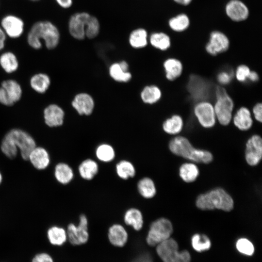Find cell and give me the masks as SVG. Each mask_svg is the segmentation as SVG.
Listing matches in <instances>:
<instances>
[{"mask_svg":"<svg viewBox=\"0 0 262 262\" xmlns=\"http://www.w3.org/2000/svg\"><path fill=\"white\" fill-rule=\"evenodd\" d=\"M196 206L202 211L217 209L229 212L234 208V202L232 196L224 189L216 187L199 194L196 198Z\"/></svg>","mask_w":262,"mask_h":262,"instance_id":"cell-3","label":"cell"},{"mask_svg":"<svg viewBox=\"0 0 262 262\" xmlns=\"http://www.w3.org/2000/svg\"><path fill=\"white\" fill-rule=\"evenodd\" d=\"M141 96L144 102L153 104L161 98L162 92L160 88L155 85L147 86L143 90Z\"/></svg>","mask_w":262,"mask_h":262,"instance_id":"cell-37","label":"cell"},{"mask_svg":"<svg viewBox=\"0 0 262 262\" xmlns=\"http://www.w3.org/2000/svg\"><path fill=\"white\" fill-rule=\"evenodd\" d=\"M237 250L241 253L246 255H252L254 251L253 244L247 239L241 238L238 239L236 244Z\"/></svg>","mask_w":262,"mask_h":262,"instance_id":"cell-41","label":"cell"},{"mask_svg":"<svg viewBox=\"0 0 262 262\" xmlns=\"http://www.w3.org/2000/svg\"><path fill=\"white\" fill-rule=\"evenodd\" d=\"M148 33L147 30L142 28L133 30L130 34L129 41L131 46L135 49H141L146 47L148 43Z\"/></svg>","mask_w":262,"mask_h":262,"instance_id":"cell-29","label":"cell"},{"mask_svg":"<svg viewBox=\"0 0 262 262\" xmlns=\"http://www.w3.org/2000/svg\"><path fill=\"white\" fill-rule=\"evenodd\" d=\"M233 76V73L231 70H223L218 74L217 80L221 84L226 85L230 82Z\"/></svg>","mask_w":262,"mask_h":262,"instance_id":"cell-43","label":"cell"},{"mask_svg":"<svg viewBox=\"0 0 262 262\" xmlns=\"http://www.w3.org/2000/svg\"><path fill=\"white\" fill-rule=\"evenodd\" d=\"M54 175L56 180L63 185L70 183L74 178V171L66 163H58L54 167Z\"/></svg>","mask_w":262,"mask_h":262,"instance_id":"cell-24","label":"cell"},{"mask_svg":"<svg viewBox=\"0 0 262 262\" xmlns=\"http://www.w3.org/2000/svg\"><path fill=\"white\" fill-rule=\"evenodd\" d=\"M1 145L8 151L16 153L19 150L22 159L28 161L30 153L36 147L33 138L27 132L20 129H13L3 138Z\"/></svg>","mask_w":262,"mask_h":262,"instance_id":"cell-4","label":"cell"},{"mask_svg":"<svg viewBox=\"0 0 262 262\" xmlns=\"http://www.w3.org/2000/svg\"><path fill=\"white\" fill-rule=\"evenodd\" d=\"M137 189L139 195L146 199L153 198L157 193L154 181L147 177H143L138 180L137 183Z\"/></svg>","mask_w":262,"mask_h":262,"instance_id":"cell-26","label":"cell"},{"mask_svg":"<svg viewBox=\"0 0 262 262\" xmlns=\"http://www.w3.org/2000/svg\"><path fill=\"white\" fill-rule=\"evenodd\" d=\"M229 46L230 41L227 35L223 31L215 30L210 32L205 49L209 54L216 56L227 51Z\"/></svg>","mask_w":262,"mask_h":262,"instance_id":"cell-9","label":"cell"},{"mask_svg":"<svg viewBox=\"0 0 262 262\" xmlns=\"http://www.w3.org/2000/svg\"><path fill=\"white\" fill-rule=\"evenodd\" d=\"M226 16L234 23L246 21L250 16V10L242 0H229L224 7Z\"/></svg>","mask_w":262,"mask_h":262,"instance_id":"cell-11","label":"cell"},{"mask_svg":"<svg viewBox=\"0 0 262 262\" xmlns=\"http://www.w3.org/2000/svg\"><path fill=\"white\" fill-rule=\"evenodd\" d=\"M124 222L126 225L131 227L134 230H141L144 225V217L142 212L138 208L128 209L124 213Z\"/></svg>","mask_w":262,"mask_h":262,"instance_id":"cell-21","label":"cell"},{"mask_svg":"<svg viewBox=\"0 0 262 262\" xmlns=\"http://www.w3.org/2000/svg\"><path fill=\"white\" fill-rule=\"evenodd\" d=\"M100 28L98 19L96 16L91 15L86 25L85 29V37L89 39L95 38L99 34Z\"/></svg>","mask_w":262,"mask_h":262,"instance_id":"cell-40","label":"cell"},{"mask_svg":"<svg viewBox=\"0 0 262 262\" xmlns=\"http://www.w3.org/2000/svg\"><path fill=\"white\" fill-rule=\"evenodd\" d=\"M88 220L84 214L80 215L77 225L70 223L67 227V238L73 245H81L86 243L89 238Z\"/></svg>","mask_w":262,"mask_h":262,"instance_id":"cell-8","label":"cell"},{"mask_svg":"<svg viewBox=\"0 0 262 262\" xmlns=\"http://www.w3.org/2000/svg\"><path fill=\"white\" fill-rule=\"evenodd\" d=\"M60 33L57 27L49 20L35 22L27 34V42L33 48L37 49L42 47L41 40L45 42L48 49H53L58 45Z\"/></svg>","mask_w":262,"mask_h":262,"instance_id":"cell-1","label":"cell"},{"mask_svg":"<svg viewBox=\"0 0 262 262\" xmlns=\"http://www.w3.org/2000/svg\"><path fill=\"white\" fill-rule=\"evenodd\" d=\"M47 236L52 245L61 246L66 241V231L60 227L52 226L48 230Z\"/></svg>","mask_w":262,"mask_h":262,"instance_id":"cell-33","label":"cell"},{"mask_svg":"<svg viewBox=\"0 0 262 262\" xmlns=\"http://www.w3.org/2000/svg\"><path fill=\"white\" fill-rule=\"evenodd\" d=\"M0 64L3 69L9 73L16 71L18 66V61L16 55L9 51L1 54L0 57Z\"/></svg>","mask_w":262,"mask_h":262,"instance_id":"cell-36","label":"cell"},{"mask_svg":"<svg viewBox=\"0 0 262 262\" xmlns=\"http://www.w3.org/2000/svg\"><path fill=\"white\" fill-rule=\"evenodd\" d=\"M216 102L213 105L216 120L223 126L228 125L232 118L233 101L222 86L215 89Z\"/></svg>","mask_w":262,"mask_h":262,"instance_id":"cell-5","label":"cell"},{"mask_svg":"<svg viewBox=\"0 0 262 262\" xmlns=\"http://www.w3.org/2000/svg\"><path fill=\"white\" fill-rule=\"evenodd\" d=\"M178 244L170 237L157 246L158 255L164 262H190L191 256L187 250L178 251Z\"/></svg>","mask_w":262,"mask_h":262,"instance_id":"cell-6","label":"cell"},{"mask_svg":"<svg viewBox=\"0 0 262 262\" xmlns=\"http://www.w3.org/2000/svg\"><path fill=\"white\" fill-rule=\"evenodd\" d=\"M245 158L251 166L257 165L262 159V139L258 134L252 135L246 144Z\"/></svg>","mask_w":262,"mask_h":262,"instance_id":"cell-12","label":"cell"},{"mask_svg":"<svg viewBox=\"0 0 262 262\" xmlns=\"http://www.w3.org/2000/svg\"><path fill=\"white\" fill-rule=\"evenodd\" d=\"M149 42L154 48L163 51L168 49L171 44L169 35L163 32L151 33L149 37Z\"/></svg>","mask_w":262,"mask_h":262,"instance_id":"cell-30","label":"cell"},{"mask_svg":"<svg viewBox=\"0 0 262 262\" xmlns=\"http://www.w3.org/2000/svg\"><path fill=\"white\" fill-rule=\"evenodd\" d=\"M117 176L124 180L133 178L136 174V169L133 164L127 160H122L115 165Z\"/></svg>","mask_w":262,"mask_h":262,"instance_id":"cell-31","label":"cell"},{"mask_svg":"<svg viewBox=\"0 0 262 262\" xmlns=\"http://www.w3.org/2000/svg\"><path fill=\"white\" fill-rule=\"evenodd\" d=\"M165 77L167 80L173 81L179 78L183 70L181 62L174 58L167 59L164 63Z\"/></svg>","mask_w":262,"mask_h":262,"instance_id":"cell-25","label":"cell"},{"mask_svg":"<svg viewBox=\"0 0 262 262\" xmlns=\"http://www.w3.org/2000/svg\"><path fill=\"white\" fill-rule=\"evenodd\" d=\"M2 176L1 173L0 172V184L2 182Z\"/></svg>","mask_w":262,"mask_h":262,"instance_id":"cell-50","label":"cell"},{"mask_svg":"<svg viewBox=\"0 0 262 262\" xmlns=\"http://www.w3.org/2000/svg\"><path fill=\"white\" fill-rule=\"evenodd\" d=\"M111 77L115 81L120 82H127L131 77V74L124 70L119 63H115L111 65L109 69Z\"/></svg>","mask_w":262,"mask_h":262,"instance_id":"cell-39","label":"cell"},{"mask_svg":"<svg viewBox=\"0 0 262 262\" xmlns=\"http://www.w3.org/2000/svg\"><path fill=\"white\" fill-rule=\"evenodd\" d=\"M32 262H53L51 256L46 253H39L33 259Z\"/></svg>","mask_w":262,"mask_h":262,"instance_id":"cell-45","label":"cell"},{"mask_svg":"<svg viewBox=\"0 0 262 262\" xmlns=\"http://www.w3.org/2000/svg\"><path fill=\"white\" fill-rule=\"evenodd\" d=\"M99 166L98 163L90 158L83 160L78 166V172L83 180H90L98 174Z\"/></svg>","mask_w":262,"mask_h":262,"instance_id":"cell-22","label":"cell"},{"mask_svg":"<svg viewBox=\"0 0 262 262\" xmlns=\"http://www.w3.org/2000/svg\"><path fill=\"white\" fill-rule=\"evenodd\" d=\"M252 113L255 119L261 123L262 121V104L261 103H257L254 106Z\"/></svg>","mask_w":262,"mask_h":262,"instance_id":"cell-44","label":"cell"},{"mask_svg":"<svg viewBox=\"0 0 262 262\" xmlns=\"http://www.w3.org/2000/svg\"><path fill=\"white\" fill-rule=\"evenodd\" d=\"M179 174L183 181L192 183L196 181L199 176V170L195 163H185L180 166Z\"/></svg>","mask_w":262,"mask_h":262,"instance_id":"cell-27","label":"cell"},{"mask_svg":"<svg viewBox=\"0 0 262 262\" xmlns=\"http://www.w3.org/2000/svg\"><path fill=\"white\" fill-rule=\"evenodd\" d=\"M168 147L173 154L194 163L209 164L213 159L210 151L196 148L187 138L182 136L173 138L169 142Z\"/></svg>","mask_w":262,"mask_h":262,"instance_id":"cell-2","label":"cell"},{"mask_svg":"<svg viewBox=\"0 0 262 262\" xmlns=\"http://www.w3.org/2000/svg\"><path fill=\"white\" fill-rule=\"evenodd\" d=\"M191 243L193 248L199 252L208 250L211 246L210 239L204 234H195L192 237Z\"/></svg>","mask_w":262,"mask_h":262,"instance_id":"cell-38","label":"cell"},{"mask_svg":"<svg viewBox=\"0 0 262 262\" xmlns=\"http://www.w3.org/2000/svg\"><path fill=\"white\" fill-rule=\"evenodd\" d=\"M29 0L32 1H38L39 0Z\"/></svg>","mask_w":262,"mask_h":262,"instance_id":"cell-51","label":"cell"},{"mask_svg":"<svg viewBox=\"0 0 262 262\" xmlns=\"http://www.w3.org/2000/svg\"><path fill=\"white\" fill-rule=\"evenodd\" d=\"M72 105L80 115H89L93 111L94 103L90 95L81 93L75 96Z\"/></svg>","mask_w":262,"mask_h":262,"instance_id":"cell-19","label":"cell"},{"mask_svg":"<svg viewBox=\"0 0 262 262\" xmlns=\"http://www.w3.org/2000/svg\"><path fill=\"white\" fill-rule=\"evenodd\" d=\"M28 161L37 170H44L50 164V156L48 151L41 147H35L29 154Z\"/></svg>","mask_w":262,"mask_h":262,"instance_id":"cell-16","label":"cell"},{"mask_svg":"<svg viewBox=\"0 0 262 262\" xmlns=\"http://www.w3.org/2000/svg\"><path fill=\"white\" fill-rule=\"evenodd\" d=\"M191 24L189 16L184 13H180L172 16L168 21V27L176 33H182L187 31Z\"/></svg>","mask_w":262,"mask_h":262,"instance_id":"cell-23","label":"cell"},{"mask_svg":"<svg viewBox=\"0 0 262 262\" xmlns=\"http://www.w3.org/2000/svg\"><path fill=\"white\" fill-rule=\"evenodd\" d=\"M259 75L257 72L254 71H250L247 79L252 82H257L259 80Z\"/></svg>","mask_w":262,"mask_h":262,"instance_id":"cell-49","label":"cell"},{"mask_svg":"<svg viewBox=\"0 0 262 262\" xmlns=\"http://www.w3.org/2000/svg\"><path fill=\"white\" fill-rule=\"evenodd\" d=\"M61 7L64 9L69 8L73 4V0H55Z\"/></svg>","mask_w":262,"mask_h":262,"instance_id":"cell-46","label":"cell"},{"mask_svg":"<svg viewBox=\"0 0 262 262\" xmlns=\"http://www.w3.org/2000/svg\"><path fill=\"white\" fill-rule=\"evenodd\" d=\"M64 115V112L62 108L56 104L49 105L44 111L45 123L50 127L62 125Z\"/></svg>","mask_w":262,"mask_h":262,"instance_id":"cell-17","label":"cell"},{"mask_svg":"<svg viewBox=\"0 0 262 262\" xmlns=\"http://www.w3.org/2000/svg\"><path fill=\"white\" fill-rule=\"evenodd\" d=\"M233 124L239 130L246 131L253 125V119L250 110L246 107H241L232 116Z\"/></svg>","mask_w":262,"mask_h":262,"instance_id":"cell-18","label":"cell"},{"mask_svg":"<svg viewBox=\"0 0 262 262\" xmlns=\"http://www.w3.org/2000/svg\"><path fill=\"white\" fill-rule=\"evenodd\" d=\"M108 237L110 242L116 246H124L128 238L125 228L120 224H114L109 228Z\"/></svg>","mask_w":262,"mask_h":262,"instance_id":"cell-20","label":"cell"},{"mask_svg":"<svg viewBox=\"0 0 262 262\" xmlns=\"http://www.w3.org/2000/svg\"><path fill=\"white\" fill-rule=\"evenodd\" d=\"M22 90L20 85L15 81H3L0 87V102L6 106H11L21 97Z\"/></svg>","mask_w":262,"mask_h":262,"instance_id":"cell-13","label":"cell"},{"mask_svg":"<svg viewBox=\"0 0 262 262\" xmlns=\"http://www.w3.org/2000/svg\"><path fill=\"white\" fill-rule=\"evenodd\" d=\"M24 22L19 16L9 14L1 19L0 27L6 35L12 38H17L23 34L24 31Z\"/></svg>","mask_w":262,"mask_h":262,"instance_id":"cell-15","label":"cell"},{"mask_svg":"<svg viewBox=\"0 0 262 262\" xmlns=\"http://www.w3.org/2000/svg\"><path fill=\"white\" fill-rule=\"evenodd\" d=\"M90 16L87 12H82L76 13L70 17L68 29L70 34L74 38L79 40L84 39L86 25Z\"/></svg>","mask_w":262,"mask_h":262,"instance_id":"cell-14","label":"cell"},{"mask_svg":"<svg viewBox=\"0 0 262 262\" xmlns=\"http://www.w3.org/2000/svg\"><path fill=\"white\" fill-rule=\"evenodd\" d=\"M183 121L182 117L178 115H174L166 119L163 124L164 131L171 135H176L182 130Z\"/></svg>","mask_w":262,"mask_h":262,"instance_id":"cell-32","label":"cell"},{"mask_svg":"<svg viewBox=\"0 0 262 262\" xmlns=\"http://www.w3.org/2000/svg\"><path fill=\"white\" fill-rule=\"evenodd\" d=\"M173 1L180 6L186 7L192 3L193 0H172Z\"/></svg>","mask_w":262,"mask_h":262,"instance_id":"cell-48","label":"cell"},{"mask_svg":"<svg viewBox=\"0 0 262 262\" xmlns=\"http://www.w3.org/2000/svg\"><path fill=\"white\" fill-rule=\"evenodd\" d=\"M50 81L49 77L43 73H39L33 76L30 81L32 87L37 92L43 93L48 89Z\"/></svg>","mask_w":262,"mask_h":262,"instance_id":"cell-35","label":"cell"},{"mask_svg":"<svg viewBox=\"0 0 262 262\" xmlns=\"http://www.w3.org/2000/svg\"><path fill=\"white\" fill-rule=\"evenodd\" d=\"M6 36L5 32L0 26V50L4 47Z\"/></svg>","mask_w":262,"mask_h":262,"instance_id":"cell-47","label":"cell"},{"mask_svg":"<svg viewBox=\"0 0 262 262\" xmlns=\"http://www.w3.org/2000/svg\"><path fill=\"white\" fill-rule=\"evenodd\" d=\"M194 113L199 124L204 128H213L216 118L213 105L205 100L197 102L194 108Z\"/></svg>","mask_w":262,"mask_h":262,"instance_id":"cell-10","label":"cell"},{"mask_svg":"<svg viewBox=\"0 0 262 262\" xmlns=\"http://www.w3.org/2000/svg\"><path fill=\"white\" fill-rule=\"evenodd\" d=\"M250 71L248 66L245 65H239L235 71V77L239 82H244L247 79Z\"/></svg>","mask_w":262,"mask_h":262,"instance_id":"cell-42","label":"cell"},{"mask_svg":"<svg viewBox=\"0 0 262 262\" xmlns=\"http://www.w3.org/2000/svg\"><path fill=\"white\" fill-rule=\"evenodd\" d=\"M97 158L103 163H110L113 161L115 157V152L113 147L108 144L99 145L95 151Z\"/></svg>","mask_w":262,"mask_h":262,"instance_id":"cell-34","label":"cell"},{"mask_svg":"<svg viewBox=\"0 0 262 262\" xmlns=\"http://www.w3.org/2000/svg\"><path fill=\"white\" fill-rule=\"evenodd\" d=\"M173 231L170 220L160 217L152 222L146 237L147 244L150 246H157L169 238Z\"/></svg>","mask_w":262,"mask_h":262,"instance_id":"cell-7","label":"cell"},{"mask_svg":"<svg viewBox=\"0 0 262 262\" xmlns=\"http://www.w3.org/2000/svg\"><path fill=\"white\" fill-rule=\"evenodd\" d=\"M188 87L189 92L195 98H203L207 94V84L203 79L197 76H191Z\"/></svg>","mask_w":262,"mask_h":262,"instance_id":"cell-28","label":"cell"}]
</instances>
